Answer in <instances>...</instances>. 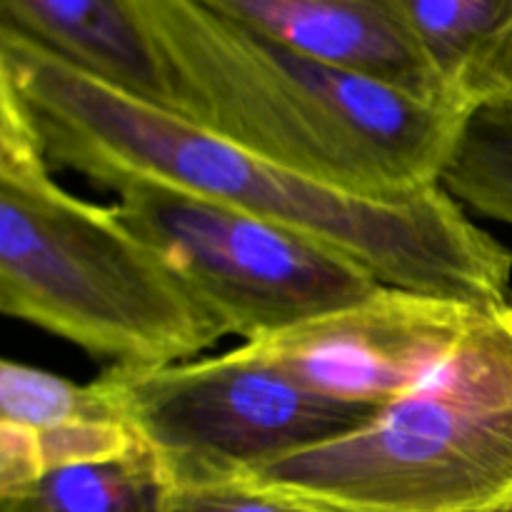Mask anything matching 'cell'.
Instances as JSON below:
<instances>
[{
  "label": "cell",
  "instance_id": "1",
  "mask_svg": "<svg viewBox=\"0 0 512 512\" xmlns=\"http://www.w3.org/2000/svg\"><path fill=\"white\" fill-rule=\"evenodd\" d=\"M0 85L28 110L50 163L93 183L160 180L308 235L388 288L483 310L512 305V250L475 225L440 183L403 200L333 188L205 133L5 28Z\"/></svg>",
  "mask_w": 512,
  "mask_h": 512
},
{
  "label": "cell",
  "instance_id": "2",
  "mask_svg": "<svg viewBox=\"0 0 512 512\" xmlns=\"http://www.w3.org/2000/svg\"><path fill=\"white\" fill-rule=\"evenodd\" d=\"M165 108L333 188L403 200L440 183L473 110L290 50L203 0H128Z\"/></svg>",
  "mask_w": 512,
  "mask_h": 512
},
{
  "label": "cell",
  "instance_id": "3",
  "mask_svg": "<svg viewBox=\"0 0 512 512\" xmlns=\"http://www.w3.org/2000/svg\"><path fill=\"white\" fill-rule=\"evenodd\" d=\"M28 110L0 85V308L118 368L193 360L230 335L113 205L58 185Z\"/></svg>",
  "mask_w": 512,
  "mask_h": 512
},
{
  "label": "cell",
  "instance_id": "4",
  "mask_svg": "<svg viewBox=\"0 0 512 512\" xmlns=\"http://www.w3.org/2000/svg\"><path fill=\"white\" fill-rule=\"evenodd\" d=\"M333 512H493L512 498V305L403 398L243 475Z\"/></svg>",
  "mask_w": 512,
  "mask_h": 512
},
{
  "label": "cell",
  "instance_id": "5",
  "mask_svg": "<svg viewBox=\"0 0 512 512\" xmlns=\"http://www.w3.org/2000/svg\"><path fill=\"white\" fill-rule=\"evenodd\" d=\"M93 383L168 483L243 478L378 410L315 393L250 343L155 368L110 365Z\"/></svg>",
  "mask_w": 512,
  "mask_h": 512
},
{
  "label": "cell",
  "instance_id": "6",
  "mask_svg": "<svg viewBox=\"0 0 512 512\" xmlns=\"http://www.w3.org/2000/svg\"><path fill=\"white\" fill-rule=\"evenodd\" d=\"M115 213L148 240L245 343L273 338L383 288L318 240L148 178L110 185Z\"/></svg>",
  "mask_w": 512,
  "mask_h": 512
},
{
  "label": "cell",
  "instance_id": "7",
  "mask_svg": "<svg viewBox=\"0 0 512 512\" xmlns=\"http://www.w3.org/2000/svg\"><path fill=\"white\" fill-rule=\"evenodd\" d=\"M488 313L383 285L360 303L250 345L315 393L383 408L438 373Z\"/></svg>",
  "mask_w": 512,
  "mask_h": 512
},
{
  "label": "cell",
  "instance_id": "8",
  "mask_svg": "<svg viewBox=\"0 0 512 512\" xmlns=\"http://www.w3.org/2000/svg\"><path fill=\"white\" fill-rule=\"evenodd\" d=\"M290 50L458 105L425 58L400 0H203ZM463 108V105H458Z\"/></svg>",
  "mask_w": 512,
  "mask_h": 512
},
{
  "label": "cell",
  "instance_id": "9",
  "mask_svg": "<svg viewBox=\"0 0 512 512\" xmlns=\"http://www.w3.org/2000/svg\"><path fill=\"white\" fill-rule=\"evenodd\" d=\"M0 28L165 108V85L128 0H0Z\"/></svg>",
  "mask_w": 512,
  "mask_h": 512
},
{
  "label": "cell",
  "instance_id": "10",
  "mask_svg": "<svg viewBox=\"0 0 512 512\" xmlns=\"http://www.w3.org/2000/svg\"><path fill=\"white\" fill-rule=\"evenodd\" d=\"M408 23L463 108L508 105L512 95V0H400Z\"/></svg>",
  "mask_w": 512,
  "mask_h": 512
},
{
  "label": "cell",
  "instance_id": "11",
  "mask_svg": "<svg viewBox=\"0 0 512 512\" xmlns=\"http://www.w3.org/2000/svg\"><path fill=\"white\" fill-rule=\"evenodd\" d=\"M165 488L158 460L138 440L128 453L55 468L0 493V512H163Z\"/></svg>",
  "mask_w": 512,
  "mask_h": 512
},
{
  "label": "cell",
  "instance_id": "12",
  "mask_svg": "<svg viewBox=\"0 0 512 512\" xmlns=\"http://www.w3.org/2000/svg\"><path fill=\"white\" fill-rule=\"evenodd\" d=\"M440 185L465 208L512 225V105L468 115Z\"/></svg>",
  "mask_w": 512,
  "mask_h": 512
},
{
  "label": "cell",
  "instance_id": "13",
  "mask_svg": "<svg viewBox=\"0 0 512 512\" xmlns=\"http://www.w3.org/2000/svg\"><path fill=\"white\" fill-rule=\"evenodd\" d=\"M135 445L138 438L118 420H90L50 430L0 423V493L23 488L55 468L128 453Z\"/></svg>",
  "mask_w": 512,
  "mask_h": 512
},
{
  "label": "cell",
  "instance_id": "14",
  "mask_svg": "<svg viewBox=\"0 0 512 512\" xmlns=\"http://www.w3.org/2000/svg\"><path fill=\"white\" fill-rule=\"evenodd\" d=\"M90 420H118L95 383L78 385L18 360L0 363V423L50 430Z\"/></svg>",
  "mask_w": 512,
  "mask_h": 512
},
{
  "label": "cell",
  "instance_id": "15",
  "mask_svg": "<svg viewBox=\"0 0 512 512\" xmlns=\"http://www.w3.org/2000/svg\"><path fill=\"white\" fill-rule=\"evenodd\" d=\"M163 512H333L245 478L168 483Z\"/></svg>",
  "mask_w": 512,
  "mask_h": 512
},
{
  "label": "cell",
  "instance_id": "16",
  "mask_svg": "<svg viewBox=\"0 0 512 512\" xmlns=\"http://www.w3.org/2000/svg\"><path fill=\"white\" fill-rule=\"evenodd\" d=\"M493 512H512V498L508 500V503H503L500 508H495Z\"/></svg>",
  "mask_w": 512,
  "mask_h": 512
},
{
  "label": "cell",
  "instance_id": "17",
  "mask_svg": "<svg viewBox=\"0 0 512 512\" xmlns=\"http://www.w3.org/2000/svg\"><path fill=\"white\" fill-rule=\"evenodd\" d=\"M508 105H512V95H510V103Z\"/></svg>",
  "mask_w": 512,
  "mask_h": 512
}]
</instances>
